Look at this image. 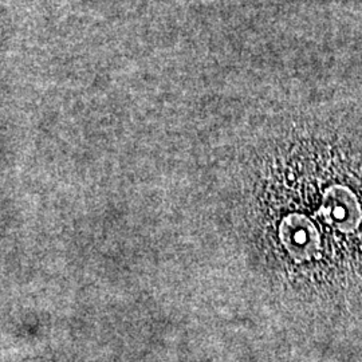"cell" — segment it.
Listing matches in <instances>:
<instances>
[{
	"label": "cell",
	"instance_id": "obj_1",
	"mask_svg": "<svg viewBox=\"0 0 362 362\" xmlns=\"http://www.w3.org/2000/svg\"><path fill=\"white\" fill-rule=\"evenodd\" d=\"M325 220L341 233H351L361 223L360 204L346 187L336 185L326 191L322 202Z\"/></svg>",
	"mask_w": 362,
	"mask_h": 362
},
{
	"label": "cell",
	"instance_id": "obj_2",
	"mask_svg": "<svg viewBox=\"0 0 362 362\" xmlns=\"http://www.w3.org/2000/svg\"><path fill=\"white\" fill-rule=\"evenodd\" d=\"M281 240L297 260L310 259L320 250V233L310 220L302 215H290L281 224Z\"/></svg>",
	"mask_w": 362,
	"mask_h": 362
}]
</instances>
